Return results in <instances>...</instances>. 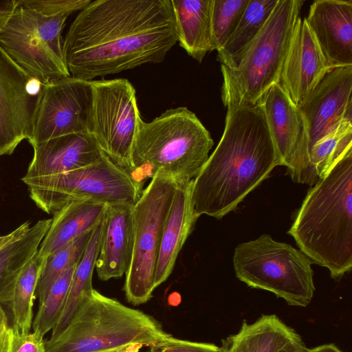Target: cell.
Segmentation results:
<instances>
[{"mask_svg":"<svg viewBox=\"0 0 352 352\" xmlns=\"http://www.w3.org/2000/svg\"><path fill=\"white\" fill-rule=\"evenodd\" d=\"M170 0H96L63 40L71 76L85 80L162 62L176 44Z\"/></svg>","mask_w":352,"mask_h":352,"instance_id":"obj_1","label":"cell"},{"mask_svg":"<svg viewBox=\"0 0 352 352\" xmlns=\"http://www.w3.org/2000/svg\"><path fill=\"white\" fill-rule=\"evenodd\" d=\"M280 165L261 105L228 107L221 138L193 179L196 213L222 218Z\"/></svg>","mask_w":352,"mask_h":352,"instance_id":"obj_2","label":"cell"},{"mask_svg":"<svg viewBox=\"0 0 352 352\" xmlns=\"http://www.w3.org/2000/svg\"><path fill=\"white\" fill-rule=\"evenodd\" d=\"M352 148L307 192L288 233L340 279L352 267Z\"/></svg>","mask_w":352,"mask_h":352,"instance_id":"obj_3","label":"cell"},{"mask_svg":"<svg viewBox=\"0 0 352 352\" xmlns=\"http://www.w3.org/2000/svg\"><path fill=\"white\" fill-rule=\"evenodd\" d=\"M168 333L153 316L93 289L45 352H117L150 346Z\"/></svg>","mask_w":352,"mask_h":352,"instance_id":"obj_4","label":"cell"},{"mask_svg":"<svg viewBox=\"0 0 352 352\" xmlns=\"http://www.w3.org/2000/svg\"><path fill=\"white\" fill-rule=\"evenodd\" d=\"M213 144L209 131L187 107L167 109L151 122L141 120L131 174L147 168L151 177L161 171L178 184L188 183L201 171Z\"/></svg>","mask_w":352,"mask_h":352,"instance_id":"obj_5","label":"cell"},{"mask_svg":"<svg viewBox=\"0 0 352 352\" xmlns=\"http://www.w3.org/2000/svg\"><path fill=\"white\" fill-rule=\"evenodd\" d=\"M302 0H278L239 66L221 65V100L225 107L254 105L278 83Z\"/></svg>","mask_w":352,"mask_h":352,"instance_id":"obj_6","label":"cell"},{"mask_svg":"<svg viewBox=\"0 0 352 352\" xmlns=\"http://www.w3.org/2000/svg\"><path fill=\"white\" fill-rule=\"evenodd\" d=\"M312 263L300 250L268 234L239 244L233 255L235 274L241 281L270 292L294 307H305L314 297Z\"/></svg>","mask_w":352,"mask_h":352,"instance_id":"obj_7","label":"cell"},{"mask_svg":"<svg viewBox=\"0 0 352 352\" xmlns=\"http://www.w3.org/2000/svg\"><path fill=\"white\" fill-rule=\"evenodd\" d=\"M22 182L36 206L52 214L68 203L85 199L133 206L142 194L140 182L105 154L76 170Z\"/></svg>","mask_w":352,"mask_h":352,"instance_id":"obj_8","label":"cell"},{"mask_svg":"<svg viewBox=\"0 0 352 352\" xmlns=\"http://www.w3.org/2000/svg\"><path fill=\"white\" fill-rule=\"evenodd\" d=\"M178 184L157 171L132 208V250L124 290L128 302L148 301L155 287L158 248L163 227Z\"/></svg>","mask_w":352,"mask_h":352,"instance_id":"obj_9","label":"cell"},{"mask_svg":"<svg viewBox=\"0 0 352 352\" xmlns=\"http://www.w3.org/2000/svg\"><path fill=\"white\" fill-rule=\"evenodd\" d=\"M67 16H47L18 4L0 32V47L25 73L43 82L69 77L62 38Z\"/></svg>","mask_w":352,"mask_h":352,"instance_id":"obj_10","label":"cell"},{"mask_svg":"<svg viewBox=\"0 0 352 352\" xmlns=\"http://www.w3.org/2000/svg\"><path fill=\"white\" fill-rule=\"evenodd\" d=\"M91 82L89 133L107 156L131 174L132 151L142 120L135 89L124 78Z\"/></svg>","mask_w":352,"mask_h":352,"instance_id":"obj_11","label":"cell"},{"mask_svg":"<svg viewBox=\"0 0 352 352\" xmlns=\"http://www.w3.org/2000/svg\"><path fill=\"white\" fill-rule=\"evenodd\" d=\"M92 104L91 80L72 76L44 85L34 120L32 147L62 135L89 133Z\"/></svg>","mask_w":352,"mask_h":352,"instance_id":"obj_12","label":"cell"},{"mask_svg":"<svg viewBox=\"0 0 352 352\" xmlns=\"http://www.w3.org/2000/svg\"><path fill=\"white\" fill-rule=\"evenodd\" d=\"M45 83L30 76L0 47V157L29 140Z\"/></svg>","mask_w":352,"mask_h":352,"instance_id":"obj_13","label":"cell"},{"mask_svg":"<svg viewBox=\"0 0 352 352\" xmlns=\"http://www.w3.org/2000/svg\"><path fill=\"white\" fill-rule=\"evenodd\" d=\"M258 103L287 173L294 182L312 186L309 138L298 106L279 83L272 86Z\"/></svg>","mask_w":352,"mask_h":352,"instance_id":"obj_14","label":"cell"},{"mask_svg":"<svg viewBox=\"0 0 352 352\" xmlns=\"http://www.w3.org/2000/svg\"><path fill=\"white\" fill-rule=\"evenodd\" d=\"M351 94L352 65L336 67L297 105L307 126L309 148L342 120H352Z\"/></svg>","mask_w":352,"mask_h":352,"instance_id":"obj_15","label":"cell"},{"mask_svg":"<svg viewBox=\"0 0 352 352\" xmlns=\"http://www.w3.org/2000/svg\"><path fill=\"white\" fill-rule=\"evenodd\" d=\"M331 68L305 18L300 17L278 83L298 105Z\"/></svg>","mask_w":352,"mask_h":352,"instance_id":"obj_16","label":"cell"},{"mask_svg":"<svg viewBox=\"0 0 352 352\" xmlns=\"http://www.w3.org/2000/svg\"><path fill=\"white\" fill-rule=\"evenodd\" d=\"M305 19L333 67L352 65L351 0H316Z\"/></svg>","mask_w":352,"mask_h":352,"instance_id":"obj_17","label":"cell"},{"mask_svg":"<svg viewBox=\"0 0 352 352\" xmlns=\"http://www.w3.org/2000/svg\"><path fill=\"white\" fill-rule=\"evenodd\" d=\"M32 148L34 155L22 181L76 170L94 163L104 155L89 133L59 136Z\"/></svg>","mask_w":352,"mask_h":352,"instance_id":"obj_18","label":"cell"},{"mask_svg":"<svg viewBox=\"0 0 352 352\" xmlns=\"http://www.w3.org/2000/svg\"><path fill=\"white\" fill-rule=\"evenodd\" d=\"M132 208L126 204L107 205L95 265L102 280L120 278L129 267L132 250Z\"/></svg>","mask_w":352,"mask_h":352,"instance_id":"obj_19","label":"cell"},{"mask_svg":"<svg viewBox=\"0 0 352 352\" xmlns=\"http://www.w3.org/2000/svg\"><path fill=\"white\" fill-rule=\"evenodd\" d=\"M193 180L178 184L166 219L158 248L155 287L171 274L177 256L199 217L195 212L192 188Z\"/></svg>","mask_w":352,"mask_h":352,"instance_id":"obj_20","label":"cell"},{"mask_svg":"<svg viewBox=\"0 0 352 352\" xmlns=\"http://www.w3.org/2000/svg\"><path fill=\"white\" fill-rule=\"evenodd\" d=\"M107 204L91 199L75 201L53 214L37 253L47 257L60 248L92 230L102 221Z\"/></svg>","mask_w":352,"mask_h":352,"instance_id":"obj_21","label":"cell"},{"mask_svg":"<svg viewBox=\"0 0 352 352\" xmlns=\"http://www.w3.org/2000/svg\"><path fill=\"white\" fill-rule=\"evenodd\" d=\"M177 42L199 63L215 50L212 32V0H170Z\"/></svg>","mask_w":352,"mask_h":352,"instance_id":"obj_22","label":"cell"},{"mask_svg":"<svg viewBox=\"0 0 352 352\" xmlns=\"http://www.w3.org/2000/svg\"><path fill=\"white\" fill-rule=\"evenodd\" d=\"M300 339L276 315L266 314L252 323L244 320L237 333L222 340L219 352H279Z\"/></svg>","mask_w":352,"mask_h":352,"instance_id":"obj_23","label":"cell"},{"mask_svg":"<svg viewBox=\"0 0 352 352\" xmlns=\"http://www.w3.org/2000/svg\"><path fill=\"white\" fill-rule=\"evenodd\" d=\"M46 259L36 253L16 277L0 287V305L10 308L12 328L21 333L30 332L34 300Z\"/></svg>","mask_w":352,"mask_h":352,"instance_id":"obj_24","label":"cell"},{"mask_svg":"<svg viewBox=\"0 0 352 352\" xmlns=\"http://www.w3.org/2000/svg\"><path fill=\"white\" fill-rule=\"evenodd\" d=\"M278 0H250L234 32L217 50L221 65L234 69L240 64L253 41L271 15Z\"/></svg>","mask_w":352,"mask_h":352,"instance_id":"obj_25","label":"cell"},{"mask_svg":"<svg viewBox=\"0 0 352 352\" xmlns=\"http://www.w3.org/2000/svg\"><path fill=\"white\" fill-rule=\"evenodd\" d=\"M100 232L101 222L94 228L85 252L75 267L64 308L52 330L50 338L55 337L63 331L82 298L94 289L92 276L99 252Z\"/></svg>","mask_w":352,"mask_h":352,"instance_id":"obj_26","label":"cell"},{"mask_svg":"<svg viewBox=\"0 0 352 352\" xmlns=\"http://www.w3.org/2000/svg\"><path fill=\"white\" fill-rule=\"evenodd\" d=\"M352 148V120H342L309 148L312 186L324 177L332 166Z\"/></svg>","mask_w":352,"mask_h":352,"instance_id":"obj_27","label":"cell"},{"mask_svg":"<svg viewBox=\"0 0 352 352\" xmlns=\"http://www.w3.org/2000/svg\"><path fill=\"white\" fill-rule=\"evenodd\" d=\"M50 223L51 219L37 221L23 236L0 249V287L15 278L37 253Z\"/></svg>","mask_w":352,"mask_h":352,"instance_id":"obj_28","label":"cell"},{"mask_svg":"<svg viewBox=\"0 0 352 352\" xmlns=\"http://www.w3.org/2000/svg\"><path fill=\"white\" fill-rule=\"evenodd\" d=\"M93 230L60 248L47 257L36 288V294L38 297L39 303L56 280L79 262Z\"/></svg>","mask_w":352,"mask_h":352,"instance_id":"obj_29","label":"cell"},{"mask_svg":"<svg viewBox=\"0 0 352 352\" xmlns=\"http://www.w3.org/2000/svg\"><path fill=\"white\" fill-rule=\"evenodd\" d=\"M76 265L67 270L56 280L39 303L32 327L34 332L43 337L53 329L63 311Z\"/></svg>","mask_w":352,"mask_h":352,"instance_id":"obj_30","label":"cell"},{"mask_svg":"<svg viewBox=\"0 0 352 352\" xmlns=\"http://www.w3.org/2000/svg\"><path fill=\"white\" fill-rule=\"evenodd\" d=\"M250 0H212V32L214 49L221 48L240 21Z\"/></svg>","mask_w":352,"mask_h":352,"instance_id":"obj_31","label":"cell"},{"mask_svg":"<svg viewBox=\"0 0 352 352\" xmlns=\"http://www.w3.org/2000/svg\"><path fill=\"white\" fill-rule=\"evenodd\" d=\"M18 4L32 9L44 16L59 14L69 16L72 13L81 10L91 0H17Z\"/></svg>","mask_w":352,"mask_h":352,"instance_id":"obj_32","label":"cell"},{"mask_svg":"<svg viewBox=\"0 0 352 352\" xmlns=\"http://www.w3.org/2000/svg\"><path fill=\"white\" fill-rule=\"evenodd\" d=\"M146 352H219V346L212 343L176 338L168 333L148 346Z\"/></svg>","mask_w":352,"mask_h":352,"instance_id":"obj_33","label":"cell"},{"mask_svg":"<svg viewBox=\"0 0 352 352\" xmlns=\"http://www.w3.org/2000/svg\"><path fill=\"white\" fill-rule=\"evenodd\" d=\"M43 338L34 331L21 333L14 330L9 352H45V341Z\"/></svg>","mask_w":352,"mask_h":352,"instance_id":"obj_34","label":"cell"},{"mask_svg":"<svg viewBox=\"0 0 352 352\" xmlns=\"http://www.w3.org/2000/svg\"><path fill=\"white\" fill-rule=\"evenodd\" d=\"M14 329L9 325L7 315L0 305V352H9Z\"/></svg>","mask_w":352,"mask_h":352,"instance_id":"obj_35","label":"cell"},{"mask_svg":"<svg viewBox=\"0 0 352 352\" xmlns=\"http://www.w3.org/2000/svg\"><path fill=\"white\" fill-rule=\"evenodd\" d=\"M31 226L29 221H26L16 229L12 230L11 232L5 235L0 236V249L7 245L10 243L17 240L23 236L28 231L30 230Z\"/></svg>","mask_w":352,"mask_h":352,"instance_id":"obj_36","label":"cell"},{"mask_svg":"<svg viewBox=\"0 0 352 352\" xmlns=\"http://www.w3.org/2000/svg\"><path fill=\"white\" fill-rule=\"evenodd\" d=\"M18 6L17 0H0V32Z\"/></svg>","mask_w":352,"mask_h":352,"instance_id":"obj_37","label":"cell"},{"mask_svg":"<svg viewBox=\"0 0 352 352\" xmlns=\"http://www.w3.org/2000/svg\"><path fill=\"white\" fill-rule=\"evenodd\" d=\"M308 348L306 347L302 339H300L289 346H286L279 352H306Z\"/></svg>","mask_w":352,"mask_h":352,"instance_id":"obj_38","label":"cell"},{"mask_svg":"<svg viewBox=\"0 0 352 352\" xmlns=\"http://www.w3.org/2000/svg\"><path fill=\"white\" fill-rule=\"evenodd\" d=\"M306 352H342L334 344H324L312 349H307Z\"/></svg>","mask_w":352,"mask_h":352,"instance_id":"obj_39","label":"cell"},{"mask_svg":"<svg viewBox=\"0 0 352 352\" xmlns=\"http://www.w3.org/2000/svg\"><path fill=\"white\" fill-rule=\"evenodd\" d=\"M142 348V346H134L130 349H128L126 351H117V352H135V351H139L140 352V350Z\"/></svg>","mask_w":352,"mask_h":352,"instance_id":"obj_40","label":"cell"},{"mask_svg":"<svg viewBox=\"0 0 352 352\" xmlns=\"http://www.w3.org/2000/svg\"><path fill=\"white\" fill-rule=\"evenodd\" d=\"M135 352H139V351H135Z\"/></svg>","mask_w":352,"mask_h":352,"instance_id":"obj_41","label":"cell"}]
</instances>
